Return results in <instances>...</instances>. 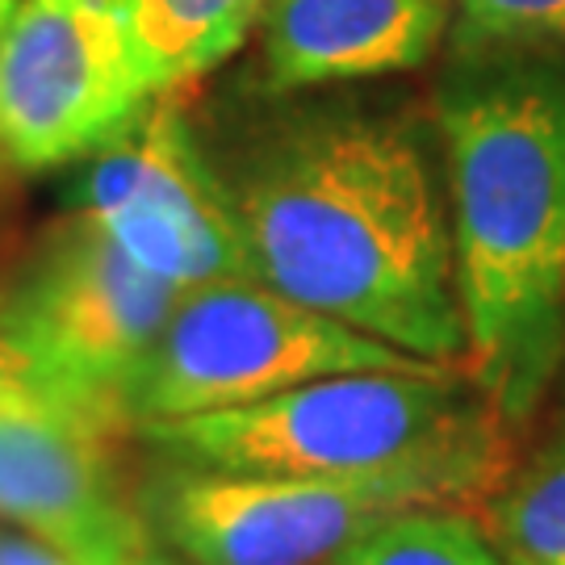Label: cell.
I'll return each mask as SVG.
<instances>
[{
	"label": "cell",
	"mask_w": 565,
	"mask_h": 565,
	"mask_svg": "<svg viewBox=\"0 0 565 565\" xmlns=\"http://www.w3.org/2000/svg\"><path fill=\"white\" fill-rule=\"evenodd\" d=\"M18 385L39 390V385H34V373H30V364H25V356H21L18 348H13V340L0 331V390H18Z\"/></svg>",
	"instance_id": "16"
},
{
	"label": "cell",
	"mask_w": 565,
	"mask_h": 565,
	"mask_svg": "<svg viewBox=\"0 0 565 565\" xmlns=\"http://www.w3.org/2000/svg\"><path fill=\"white\" fill-rule=\"evenodd\" d=\"M151 97L121 0H18L0 25V172L88 160Z\"/></svg>",
	"instance_id": "6"
},
{
	"label": "cell",
	"mask_w": 565,
	"mask_h": 565,
	"mask_svg": "<svg viewBox=\"0 0 565 565\" xmlns=\"http://www.w3.org/2000/svg\"><path fill=\"white\" fill-rule=\"evenodd\" d=\"M114 436L42 390H0V520L72 565H151V527L121 482Z\"/></svg>",
	"instance_id": "9"
},
{
	"label": "cell",
	"mask_w": 565,
	"mask_h": 565,
	"mask_svg": "<svg viewBox=\"0 0 565 565\" xmlns=\"http://www.w3.org/2000/svg\"><path fill=\"white\" fill-rule=\"evenodd\" d=\"M340 565H515L461 507H411L390 515Z\"/></svg>",
	"instance_id": "13"
},
{
	"label": "cell",
	"mask_w": 565,
	"mask_h": 565,
	"mask_svg": "<svg viewBox=\"0 0 565 565\" xmlns=\"http://www.w3.org/2000/svg\"><path fill=\"white\" fill-rule=\"evenodd\" d=\"M9 9H13V0H0V25H4V18H9Z\"/></svg>",
	"instance_id": "17"
},
{
	"label": "cell",
	"mask_w": 565,
	"mask_h": 565,
	"mask_svg": "<svg viewBox=\"0 0 565 565\" xmlns=\"http://www.w3.org/2000/svg\"><path fill=\"white\" fill-rule=\"evenodd\" d=\"M424 364L436 361L352 331L260 281L198 285L172 306L156 348L126 385L121 427L260 403L335 373Z\"/></svg>",
	"instance_id": "5"
},
{
	"label": "cell",
	"mask_w": 565,
	"mask_h": 565,
	"mask_svg": "<svg viewBox=\"0 0 565 565\" xmlns=\"http://www.w3.org/2000/svg\"><path fill=\"white\" fill-rule=\"evenodd\" d=\"M452 51L565 46V0H448Z\"/></svg>",
	"instance_id": "14"
},
{
	"label": "cell",
	"mask_w": 565,
	"mask_h": 565,
	"mask_svg": "<svg viewBox=\"0 0 565 565\" xmlns=\"http://www.w3.org/2000/svg\"><path fill=\"white\" fill-rule=\"evenodd\" d=\"M0 565H72L63 553L42 545L39 536H18V532H0Z\"/></svg>",
	"instance_id": "15"
},
{
	"label": "cell",
	"mask_w": 565,
	"mask_h": 565,
	"mask_svg": "<svg viewBox=\"0 0 565 565\" xmlns=\"http://www.w3.org/2000/svg\"><path fill=\"white\" fill-rule=\"evenodd\" d=\"M181 294L76 210L46 226L0 285V331L46 398L121 431V394Z\"/></svg>",
	"instance_id": "4"
},
{
	"label": "cell",
	"mask_w": 565,
	"mask_h": 565,
	"mask_svg": "<svg viewBox=\"0 0 565 565\" xmlns=\"http://www.w3.org/2000/svg\"><path fill=\"white\" fill-rule=\"evenodd\" d=\"M482 527L515 565H565V431L511 465L482 503Z\"/></svg>",
	"instance_id": "12"
},
{
	"label": "cell",
	"mask_w": 565,
	"mask_h": 565,
	"mask_svg": "<svg viewBox=\"0 0 565 565\" xmlns=\"http://www.w3.org/2000/svg\"><path fill=\"white\" fill-rule=\"evenodd\" d=\"M81 214L177 289L256 281L218 163L177 93H156L121 135L88 156Z\"/></svg>",
	"instance_id": "7"
},
{
	"label": "cell",
	"mask_w": 565,
	"mask_h": 565,
	"mask_svg": "<svg viewBox=\"0 0 565 565\" xmlns=\"http://www.w3.org/2000/svg\"><path fill=\"white\" fill-rule=\"evenodd\" d=\"M465 369L527 424L565 361V46L452 51L431 88Z\"/></svg>",
	"instance_id": "2"
},
{
	"label": "cell",
	"mask_w": 565,
	"mask_h": 565,
	"mask_svg": "<svg viewBox=\"0 0 565 565\" xmlns=\"http://www.w3.org/2000/svg\"><path fill=\"white\" fill-rule=\"evenodd\" d=\"M135 431L168 465L364 482L461 511H482L515 465L511 424L465 364L335 373Z\"/></svg>",
	"instance_id": "3"
},
{
	"label": "cell",
	"mask_w": 565,
	"mask_h": 565,
	"mask_svg": "<svg viewBox=\"0 0 565 565\" xmlns=\"http://www.w3.org/2000/svg\"><path fill=\"white\" fill-rule=\"evenodd\" d=\"M151 565H163V562H151Z\"/></svg>",
	"instance_id": "19"
},
{
	"label": "cell",
	"mask_w": 565,
	"mask_h": 565,
	"mask_svg": "<svg viewBox=\"0 0 565 565\" xmlns=\"http://www.w3.org/2000/svg\"><path fill=\"white\" fill-rule=\"evenodd\" d=\"M256 281L436 364H465L448 189L424 121L298 105L218 163Z\"/></svg>",
	"instance_id": "1"
},
{
	"label": "cell",
	"mask_w": 565,
	"mask_h": 565,
	"mask_svg": "<svg viewBox=\"0 0 565 565\" xmlns=\"http://www.w3.org/2000/svg\"><path fill=\"white\" fill-rule=\"evenodd\" d=\"M268 0H121L151 93H177L214 72L256 30Z\"/></svg>",
	"instance_id": "11"
},
{
	"label": "cell",
	"mask_w": 565,
	"mask_h": 565,
	"mask_svg": "<svg viewBox=\"0 0 565 565\" xmlns=\"http://www.w3.org/2000/svg\"><path fill=\"white\" fill-rule=\"evenodd\" d=\"M562 373H565V361H562Z\"/></svg>",
	"instance_id": "18"
},
{
	"label": "cell",
	"mask_w": 565,
	"mask_h": 565,
	"mask_svg": "<svg viewBox=\"0 0 565 565\" xmlns=\"http://www.w3.org/2000/svg\"><path fill=\"white\" fill-rule=\"evenodd\" d=\"M13 4H18V0H13Z\"/></svg>",
	"instance_id": "20"
},
{
	"label": "cell",
	"mask_w": 565,
	"mask_h": 565,
	"mask_svg": "<svg viewBox=\"0 0 565 565\" xmlns=\"http://www.w3.org/2000/svg\"><path fill=\"white\" fill-rule=\"evenodd\" d=\"M452 25L448 0H268L256 72L268 97L424 67Z\"/></svg>",
	"instance_id": "10"
},
{
	"label": "cell",
	"mask_w": 565,
	"mask_h": 565,
	"mask_svg": "<svg viewBox=\"0 0 565 565\" xmlns=\"http://www.w3.org/2000/svg\"><path fill=\"white\" fill-rule=\"evenodd\" d=\"M139 503L147 527L193 565H340L361 536L415 507L385 486L168 461Z\"/></svg>",
	"instance_id": "8"
}]
</instances>
